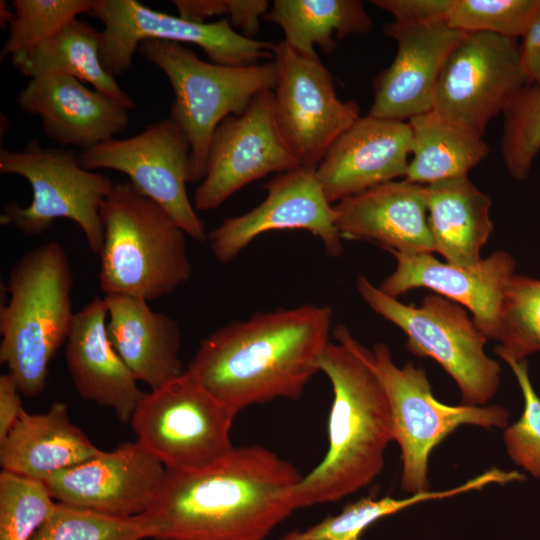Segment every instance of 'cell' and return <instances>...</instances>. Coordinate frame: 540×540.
<instances>
[{
	"instance_id": "6da1fadb",
	"label": "cell",
	"mask_w": 540,
	"mask_h": 540,
	"mask_svg": "<svg viewBox=\"0 0 540 540\" xmlns=\"http://www.w3.org/2000/svg\"><path fill=\"white\" fill-rule=\"evenodd\" d=\"M302 475L261 445L234 447L215 463L166 469L159 495L143 514L151 540H265L294 511Z\"/></svg>"
},
{
	"instance_id": "2e32d148",
	"label": "cell",
	"mask_w": 540,
	"mask_h": 540,
	"mask_svg": "<svg viewBox=\"0 0 540 540\" xmlns=\"http://www.w3.org/2000/svg\"><path fill=\"white\" fill-rule=\"evenodd\" d=\"M316 169L297 167L264 185L267 194L255 208L225 219L208 233L210 248L221 263L236 258L259 235L276 230H304L318 237L327 254L343 252L333 205L316 177Z\"/></svg>"
},
{
	"instance_id": "9c48e42d",
	"label": "cell",
	"mask_w": 540,
	"mask_h": 540,
	"mask_svg": "<svg viewBox=\"0 0 540 540\" xmlns=\"http://www.w3.org/2000/svg\"><path fill=\"white\" fill-rule=\"evenodd\" d=\"M0 173L25 178L32 201L21 207L12 201L3 207L0 223L25 236L45 232L58 218L75 222L88 245L99 255L104 229L100 207L114 183L107 176L83 168L73 150L42 147L29 141L21 150L0 149Z\"/></svg>"
},
{
	"instance_id": "d4e9b609",
	"label": "cell",
	"mask_w": 540,
	"mask_h": 540,
	"mask_svg": "<svg viewBox=\"0 0 540 540\" xmlns=\"http://www.w3.org/2000/svg\"><path fill=\"white\" fill-rule=\"evenodd\" d=\"M102 450L70 419L68 406L54 402L45 413L25 409L0 441L2 470L45 481Z\"/></svg>"
},
{
	"instance_id": "cb8c5ba5",
	"label": "cell",
	"mask_w": 540,
	"mask_h": 540,
	"mask_svg": "<svg viewBox=\"0 0 540 540\" xmlns=\"http://www.w3.org/2000/svg\"><path fill=\"white\" fill-rule=\"evenodd\" d=\"M104 300L110 341L138 381L153 390L185 372L176 320L153 311L141 298L107 295Z\"/></svg>"
},
{
	"instance_id": "4fadbf2b",
	"label": "cell",
	"mask_w": 540,
	"mask_h": 540,
	"mask_svg": "<svg viewBox=\"0 0 540 540\" xmlns=\"http://www.w3.org/2000/svg\"><path fill=\"white\" fill-rule=\"evenodd\" d=\"M527 84L516 39L467 33L442 69L432 111L482 137L490 120Z\"/></svg>"
},
{
	"instance_id": "277c9868",
	"label": "cell",
	"mask_w": 540,
	"mask_h": 540,
	"mask_svg": "<svg viewBox=\"0 0 540 540\" xmlns=\"http://www.w3.org/2000/svg\"><path fill=\"white\" fill-rule=\"evenodd\" d=\"M72 286V268L57 241L25 253L9 272L10 298L0 307V362L25 396L45 390L49 365L68 338Z\"/></svg>"
},
{
	"instance_id": "603a6c76",
	"label": "cell",
	"mask_w": 540,
	"mask_h": 540,
	"mask_svg": "<svg viewBox=\"0 0 540 540\" xmlns=\"http://www.w3.org/2000/svg\"><path fill=\"white\" fill-rule=\"evenodd\" d=\"M65 361L83 399L112 409L121 423H130L145 392L110 341L104 298L94 297L75 313Z\"/></svg>"
},
{
	"instance_id": "8fae6325",
	"label": "cell",
	"mask_w": 540,
	"mask_h": 540,
	"mask_svg": "<svg viewBox=\"0 0 540 540\" xmlns=\"http://www.w3.org/2000/svg\"><path fill=\"white\" fill-rule=\"evenodd\" d=\"M87 14L103 23L100 59L115 79L131 68L134 54L145 40L195 44L211 62L221 65L247 66L258 64L260 59H273L275 43L242 35L228 18L196 23L136 0H95Z\"/></svg>"
},
{
	"instance_id": "484cf974",
	"label": "cell",
	"mask_w": 540,
	"mask_h": 540,
	"mask_svg": "<svg viewBox=\"0 0 540 540\" xmlns=\"http://www.w3.org/2000/svg\"><path fill=\"white\" fill-rule=\"evenodd\" d=\"M426 186L428 223L435 246L446 262L472 267L481 260L493 223L491 200L468 178L446 179Z\"/></svg>"
},
{
	"instance_id": "74e56055",
	"label": "cell",
	"mask_w": 540,
	"mask_h": 540,
	"mask_svg": "<svg viewBox=\"0 0 540 540\" xmlns=\"http://www.w3.org/2000/svg\"><path fill=\"white\" fill-rule=\"evenodd\" d=\"M454 0H374L379 9L393 16V21L409 25L447 23Z\"/></svg>"
},
{
	"instance_id": "44dd1931",
	"label": "cell",
	"mask_w": 540,
	"mask_h": 540,
	"mask_svg": "<svg viewBox=\"0 0 540 540\" xmlns=\"http://www.w3.org/2000/svg\"><path fill=\"white\" fill-rule=\"evenodd\" d=\"M16 103L40 117L48 138L81 150L115 138L129 124V110L122 103L68 75L30 79Z\"/></svg>"
},
{
	"instance_id": "836d02e7",
	"label": "cell",
	"mask_w": 540,
	"mask_h": 540,
	"mask_svg": "<svg viewBox=\"0 0 540 540\" xmlns=\"http://www.w3.org/2000/svg\"><path fill=\"white\" fill-rule=\"evenodd\" d=\"M502 114L501 156L508 173L522 181L540 152V85L524 86Z\"/></svg>"
},
{
	"instance_id": "4316f807",
	"label": "cell",
	"mask_w": 540,
	"mask_h": 540,
	"mask_svg": "<svg viewBox=\"0 0 540 540\" xmlns=\"http://www.w3.org/2000/svg\"><path fill=\"white\" fill-rule=\"evenodd\" d=\"M100 42V31L75 18L52 38L12 56L11 64L30 79L46 75L75 77L132 110L136 107L133 98L102 65Z\"/></svg>"
},
{
	"instance_id": "ffe728a7",
	"label": "cell",
	"mask_w": 540,
	"mask_h": 540,
	"mask_svg": "<svg viewBox=\"0 0 540 540\" xmlns=\"http://www.w3.org/2000/svg\"><path fill=\"white\" fill-rule=\"evenodd\" d=\"M411 154L406 121L359 117L331 145L316 168L327 200L335 203L405 177Z\"/></svg>"
},
{
	"instance_id": "5bb4252c",
	"label": "cell",
	"mask_w": 540,
	"mask_h": 540,
	"mask_svg": "<svg viewBox=\"0 0 540 540\" xmlns=\"http://www.w3.org/2000/svg\"><path fill=\"white\" fill-rule=\"evenodd\" d=\"M190 152L185 134L168 117L132 137L113 138L81 150L78 160L87 170L109 169L127 175L129 182L167 210L189 237L204 242L208 234L186 191Z\"/></svg>"
},
{
	"instance_id": "83f0119b",
	"label": "cell",
	"mask_w": 540,
	"mask_h": 540,
	"mask_svg": "<svg viewBox=\"0 0 540 540\" xmlns=\"http://www.w3.org/2000/svg\"><path fill=\"white\" fill-rule=\"evenodd\" d=\"M263 19L278 25L283 41L308 57L318 56L315 47L331 54L337 40L373 27L359 0H275Z\"/></svg>"
},
{
	"instance_id": "1f68e13d",
	"label": "cell",
	"mask_w": 540,
	"mask_h": 540,
	"mask_svg": "<svg viewBox=\"0 0 540 540\" xmlns=\"http://www.w3.org/2000/svg\"><path fill=\"white\" fill-rule=\"evenodd\" d=\"M152 535L144 515L117 517L57 502L31 540H146Z\"/></svg>"
},
{
	"instance_id": "60d3db41",
	"label": "cell",
	"mask_w": 540,
	"mask_h": 540,
	"mask_svg": "<svg viewBox=\"0 0 540 540\" xmlns=\"http://www.w3.org/2000/svg\"><path fill=\"white\" fill-rule=\"evenodd\" d=\"M15 379L9 374L0 376V441L13 428L24 410Z\"/></svg>"
},
{
	"instance_id": "d6986e66",
	"label": "cell",
	"mask_w": 540,
	"mask_h": 540,
	"mask_svg": "<svg viewBox=\"0 0 540 540\" xmlns=\"http://www.w3.org/2000/svg\"><path fill=\"white\" fill-rule=\"evenodd\" d=\"M391 254L396 267L378 286L381 291L397 298L412 289L428 288L464 306L478 328L488 338H496L503 293L515 270L508 252L495 251L472 267L439 261L432 253Z\"/></svg>"
},
{
	"instance_id": "f35d334b",
	"label": "cell",
	"mask_w": 540,
	"mask_h": 540,
	"mask_svg": "<svg viewBox=\"0 0 540 540\" xmlns=\"http://www.w3.org/2000/svg\"><path fill=\"white\" fill-rule=\"evenodd\" d=\"M178 16L196 23H207L212 17L225 15L230 22L239 19L243 9V0H173Z\"/></svg>"
},
{
	"instance_id": "8992f818",
	"label": "cell",
	"mask_w": 540,
	"mask_h": 540,
	"mask_svg": "<svg viewBox=\"0 0 540 540\" xmlns=\"http://www.w3.org/2000/svg\"><path fill=\"white\" fill-rule=\"evenodd\" d=\"M137 51L167 76L174 92L171 118L185 134L191 152L189 183L206 175L211 139L230 115H240L254 97L276 84L274 62L229 66L200 59L183 44L142 41Z\"/></svg>"
},
{
	"instance_id": "d6a6232c",
	"label": "cell",
	"mask_w": 540,
	"mask_h": 540,
	"mask_svg": "<svg viewBox=\"0 0 540 540\" xmlns=\"http://www.w3.org/2000/svg\"><path fill=\"white\" fill-rule=\"evenodd\" d=\"M56 506L44 481L0 472V540H31Z\"/></svg>"
},
{
	"instance_id": "7402d4cb",
	"label": "cell",
	"mask_w": 540,
	"mask_h": 540,
	"mask_svg": "<svg viewBox=\"0 0 540 540\" xmlns=\"http://www.w3.org/2000/svg\"><path fill=\"white\" fill-rule=\"evenodd\" d=\"M342 239L373 242L401 254L434 253L426 186L393 180L333 205Z\"/></svg>"
},
{
	"instance_id": "4dcf8cb0",
	"label": "cell",
	"mask_w": 540,
	"mask_h": 540,
	"mask_svg": "<svg viewBox=\"0 0 540 540\" xmlns=\"http://www.w3.org/2000/svg\"><path fill=\"white\" fill-rule=\"evenodd\" d=\"M495 353L505 362L540 351V279L514 274L500 307Z\"/></svg>"
},
{
	"instance_id": "52a82bcc",
	"label": "cell",
	"mask_w": 540,
	"mask_h": 540,
	"mask_svg": "<svg viewBox=\"0 0 540 540\" xmlns=\"http://www.w3.org/2000/svg\"><path fill=\"white\" fill-rule=\"evenodd\" d=\"M350 342L374 372L387 396L393 440L401 450V489L410 494L430 491L429 456L461 425L505 429L509 412L502 406L446 405L437 400L426 372L412 362L398 367L385 343L367 349L350 333Z\"/></svg>"
},
{
	"instance_id": "7a4b0ae2",
	"label": "cell",
	"mask_w": 540,
	"mask_h": 540,
	"mask_svg": "<svg viewBox=\"0 0 540 540\" xmlns=\"http://www.w3.org/2000/svg\"><path fill=\"white\" fill-rule=\"evenodd\" d=\"M332 310L304 304L257 312L201 341L186 371L239 413L275 399H299L320 372Z\"/></svg>"
},
{
	"instance_id": "ba28073f",
	"label": "cell",
	"mask_w": 540,
	"mask_h": 540,
	"mask_svg": "<svg viewBox=\"0 0 540 540\" xmlns=\"http://www.w3.org/2000/svg\"><path fill=\"white\" fill-rule=\"evenodd\" d=\"M356 288L376 313L407 336L406 348L417 357L434 359L456 382L462 404L484 406L500 384L499 363L484 351L487 336L459 304L440 295L406 305L359 275Z\"/></svg>"
},
{
	"instance_id": "9a60e30c",
	"label": "cell",
	"mask_w": 540,
	"mask_h": 540,
	"mask_svg": "<svg viewBox=\"0 0 540 540\" xmlns=\"http://www.w3.org/2000/svg\"><path fill=\"white\" fill-rule=\"evenodd\" d=\"M297 167L276 124L273 90H266L242 114L228 116L216 128L194 208L216 209L245 185Z\"/></svg>"
},
{
	"instance_id": "7c38bea8",
	"label": "cell",
	"mask_w": 540,
	"mask_h": 540,
	"mask_svg": "<svg viewBox=\"0 0 540 540\" xmlns=\"http://www.w3.org/2000/svg\"><path fill=\"white\" fill-rule=\"evenodd\" d=\"M274 114L279 132L301 167L316 169L324 155L359 117V106L343 101L319 57L302 55L284 41L275 44Z\"/></svg>"
},
{
	"instance_id": "5b68a950",
	"label": "cell",
	"mask_w": 540,
	"mask_h": 540,
	"mask_svg": "<svg viewBox=\"0 0 540 540\" xmlns=\"http://www.w3.org/2000/svg\"><path fill=\"white\" fill-rule=\"evenodd\" d=\"M99 284L107 295L152 301L189 281L185 231L130 182L114 183L100 207Z\"/></svg>"
},
{
	"instance_id": "f1b7e54d",
	"label": "cell",
	"mask_w": 540,
	"mask_h": 540,
	"mask_svg": "<svg viewBox=\"0 0 540 540\" xmlns=\"http://www.w3.org/2000/svg\"><path fill=\"white\" fill-rule=\"evenodd\" d=\"M411 154L405 180L418 184L468 176L489 146L473 134L429 111L408 120Z\"/></svg>"
},
{
	"instance_id": "ab89813d",
	"label": "cell",
	"mask_w": 540,
	"mask_h": 540,
	"mask_svg": "<svg viewBox=\"0 0 540 540\" xmlns=\"http://www.w3.org/2000/svg\"><path fill=\"white\" fill-rule=\"evenodd\" d=\"M519 56L528 84L540 85V9L521 36Z\"/></svg>"
},
{
	"instance_id": "d590c367",
	"label": "cell",
	"mask_w": 540,
	"mask_h": 540,
	"mask_svg": "<svg viewBox=\"0 0 540 540\" xmlns=\"http://www.w3.org/2000/svg\"><path fill=\"white\" fill-rule=\"evenodd\" d=\"M540 9V0H454L447 24L457 30L521 37Z\"/></svg>"
},
{
	"instance_id": "30bf717a",
	"label": "cell",
	"mask_w": 540,
	"mask_h": 540,
	"mask_svg": "<svg viewBox=\"0 0 540 540\" xmlns=\"http://www.w3.org/2000/svg\"><path fill=\"white\" fill-rule=\"evenodd\" d=\"M237 414L185 370L144 393L130 423L137 441L166 469L192 470L215 463L235 447L230 432Z\"/></svg>"
},
{
	"instance_id": "8d00e7d4",
	"label": "cell",
	"mask_w": 540,
	"mask_h": 540,
	"mask_svg": "<svg viewBox=\"0 0 540 540\" xmlns=\"http://www.w3.org/2000/svg\"><path fill=\"white\" fill-rule=\"evenodd\" d=\"M506 363L517 379L524 408L519 420L504 429L503 441L509 458L540 479V397L532 386L527 359Z\"/></svg>"
},
{
	"instance_id": "f546056e",
	"label": "cell",
	"mask_w": 540,
	"mask_h": 540,
	"mask_svg": "<svg viewBox=\"0 0 540 540\" xmlns=\"http://www.w3.org/2000/svg\"><path fill=\"white\" fill-rule=\"evenodd\" d=\"M502 472L493 467L465 483L447 490L428 491L405 498L364 497L347 504L340 513L328 516L303 530H292L279 540H359L371 524L422 501L452 497L478 490L489 484H501Z\"/></svg>"
},
{
	"instance_id": "b9f144b4",
	"label": "cell",
	"mask_w": 540,
	"mask_h": 540,
	"mask_svg": "<svg viewBox=\"0 0 540 540\" xmlns=\"http://www.w3.org/2000/svg\"><path fill=\"white\" fill-rule=\"evenodd\" d=\"M12 5L5 0L0 1V26L2 29L9 28L15 19V12Z\"/></svg>"
},
{
	"instance_id": "e575fe53",
	"label": "cell",
	"mask_w": 540,
	"mask_h": 540,
	"mask_svg": "<svg viewBox=\"0 0 540 540\" xmlns=\"http://www.w3.org/2000/svg\"><path fill=\"white\" fill-rule=\"evenodd\" d=\"M95 0H14L15 19L0 50V59L12 57L52 38Z\"/></svg>"
},
{
	"instance_id": "ac0fdd59",
	"label": "cell",
	"mask_w": 540,
	"mask_h": 540,
	"mask_svg": "<svg viewBox=\"0 0 540 540\" xmlns=\"http://www.w3.org/2000/svg\"><path fill=\"white\" fill-rule=\"evenodd\" d=\"M397 44L392 63L374 80L369 115L405 121L433 109L442 69L466 36L447 23L409 25L395 21L384 26Z\"/></svg>"
},
{
	"instance_id": "e0dca14e",
	"label": "cell",
	"mask_w": 540,
	"mask_h": 540,
	"mask_svg": "<svg viewBox=\"0 0 540 540\" xmlns=\"http://www.w3.org/2000/svg\"><path fill=\"white\" fill-rule=\"evenodd\" d=\"M165 475V466L136 440L111 451L102 450L44 482L59 503L117 517H136L155 503Z\"/></svg>"
},
{
	"instance_id": "3957f363",
	"label": "cell",
	"mask_w": 540,
	"mask_h": 540,
	"mask_svg": "<svg viewBox=\"0 0 540 540\" xmlns=\"http://www.w3.org/2000/svg\"><path fill=\"white\" fill-rule=\"evenodd\" d=\"M350 330L339 324L319 363L333 400L328 449L323 460L293 487L295 509L336 502L369 485L384 469L393 438L390 405L370 367L353 348Z\"/></svg>"
}]
</instances>
